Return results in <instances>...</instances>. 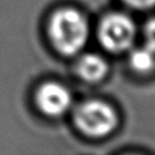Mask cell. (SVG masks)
Here are the masks:
<instances>
[{
  "mask_svg": "<svg viewBox=\"0 0 155 155\" xmlns=\"http://www.w3.org/2000/svg\"><path fill=\"white\" fill-rule=\"evenodd\" d=\"M48 36L58 52L73 56L80 52L87 42V21L75 8H59L48 21Z\"/></svg>",
  "mask_w": 155,
  "mask_h": 155,
  "instance_id": "cell-1",
  "label": "cell"
},
{
  "mask_svg": "<svg viewBox=\"0 0 155 155\" xmlns=\"http://www.w3.org/2000/svg\"><path fill=\"white\" fill-rule=\"evenodd\" d=\"M74 122L80 132L88 137L101 138L110 134L117 125L114 108L102 101H86L74 111Z\"/></svg>",
  "mask_w": 155,
  "mask_h": 155,
  "instance_id": "cell-2",
  "label": "cell"
},
{
  "mask_svg": "<svg viewBox=\"0 0 155 155\" xmlns=\"http://www.w3.org/2000/svg\"><path fill=\"white\" fill-rule=\"evenodd\" d=\"M136 36L133 21L124 13H109L98 27V38L104 48L110 52H124L128 50Z\"/></svg>",
  "mask_w": 155,
  "mask_h": 155,
  "instance_id": "cell-3",
  "label": "cell"
},
{
  "mask_svg": "<svg viewBox=\"0 0 155 155\" xmlns=\"http://www.w3.org/2000/svg\"><path fill=\"white\" fill-rule=\"evenodd\" d=\"M35 103L41 113L56 117L69 110L73 103L70 91L62 84L48 81L42 84L35 93Z\"/></svg>",
  "mask_w": 155,
  "mask_h": 155,
  "instance_id": "cell-4",
  "label": "cell"
},
{
  "mask_svg": "<svg viewBox=\"0 0 155 155\" xmlns=\"http://www.w3.org/2000/svg\"><path fill=\"white\" fill-rule=\"evenodd\" d=\"M76 74L90 82L102 80L108 73L107 62L96 53H86L81 56L75 65Z\"/></svg>",
  "mask_w": 155,
  "mask_h": 155,
  "instance_id": "cell-5",
  "label": "cell"
},
{
  "mask_svg": "<svg viewBox=\"0 0 155 155\" xmlns=\"http://www.w3.org/2000/svg\"><path fill=\"white\" fill-rule=\"evenodd\" d=\"M130 64L137 73H149L155 68V51L149 46L133 48L130 54Z\"/></svg>",
  "mask_w": 155,
  "mask_h": 155,
  "instance_id": "cell-6",
  "label": "cell"
},
{
  "mask_svg": "<svg viewBox=\"0 0 155 155\" xmlns=\"http://www.w3.org/2000/svg\"><path fill=\"white\" fill-rule=\"evenodd\" d=\"M144 34L147 39V46H149L151 50L155 51V17H153L145 24Z\"/></svg>",
  "mask_w": 155,
  "mask_h": 155,
  "instance_id": "cell-7",
  "label": "cell"
},
{
  "mask_svg": "<svg viewBox=\"0 0 155 155\" xmlns=\"http://www.w3.org/2000/svg\"><path fill=\"white\" fill-rule=\"evenodd\" d=\"M125 4H127L131 7L138 8V10H144V8H150L155 6V0H122Z\"/></svg>",
  "mask_w": 155,
  "mask_h": 155,
  "instance_id": "cell-8",
  "label": "cell"
}]
</instances>
